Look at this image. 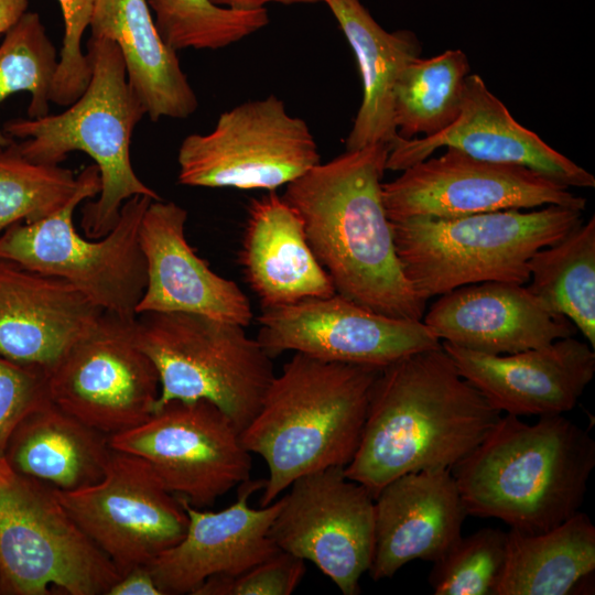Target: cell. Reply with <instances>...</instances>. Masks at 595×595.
I'll return each mask as SVG.
<instances>
[{
	"label": "cell",
	"instance_id": "cell-8",
	"mask_svg": "<svg viewBox=\"0 0 595 595\" xmlns=\"http://www.w3.org/2000/svg\"><path fill=\"white\" fill-rule=\"evenodd\" d=\"M136 338L160 381L154 411L173 401L206 400L241 432L275 376L272 357L244 326L184 312L134 318Z\"/></svg>",
	"mask_w": 595,
	"mask_h": 595
},
{
	"label": "cell",
	"instance_id": "cell-36",
	"mask_svg": "<svg viewBox=\"0 0 595 595\" xmlns=\"http://www.w3.org/2000/svg\"><path fill=\"white\" fill-rule=\"evenodd\" d=\"M305 571L304 560L279 550L238 575L208 577L193 595H290Z\"/></svg>",
	"mask_w": 595,
	"mask_h": 595
},
{
	"label": "cell",
	"instance_id": "cell-38",
	"mask_svg": "<svg viewBox=\"0 0 595 595\" xmlns=\"http://www.w3.org/2000/svg\"><path fill=\"white\" fill-rule=\"evenodd\" d=\"M107 595H163L147 565L136 566L122 574Z\"/></svg>",
	"mask_w": 595,
	"mask_h": 595
},
{
	"label": "cell",
	"instance_id": "cell-16",
	"mask_svg": "<svg viewBox=\"0 0 595 595\" xmlns=\"http://www.w3.org/2000/svg\"><path fill=\"white\" fill-rule=\"evenodd\" d=\"M257 336L273 358L286 350L383 368L441 342L422 320L376 313L338 293L262 309Z\"/></svg>",
	"mask_w": 595,
	"mask_h": 595
},
{
	"label": "cell",
	"instance_id": "cell-18",
	"mask_svg": "<svg viewBox=\"0 0 595 595\" xmlns=\"http://www.w3.org/2000/svg\"><path fill=\"white\" fill-rule=\"evenodd\" d=\"M441 344L459 374L501 414H564L574 409L595 374L594 348L573 336L507 355Z\"/></svg>",
	"mask_w": 595,
	"mask_h": 595
},
{
	"label": "cell",
	"instance_id": "cell-9",
	"mask_svg": "<svg viewBox=\"0 0 595 595\" xmlns=\"http://www.w3.org/2000/svg\"><path fill=\"white\" fill-rule=\"evenodd\" d=\"M119 577L55 489L0 457V594L107 595Z\"/></svg>",
	"mask_w": 595,
	"mask_h": 595
},
{
	"label": "cell",
	"instance_id": "cell-4",
	"mask_svg": "<svg viewBox=\"0 0 595 595\" xmlns=\"http://www.w3.org/2000/svg\"><path fill=\"white\" fill-rule=\"evenodd\" d=\"M381 369L295 353L273 377L257 414L240 432L244 446L268 467L261 507L296 478L351 461Z\"/></svg>",
	"mask_w": 595,
	"mask_h": 595
},
{
	"label": "cell",
	"instance_id": "cell-21",
	"mask_svg": "<svg viewBox=\"0 0 595 595\" xmlns=\"http://www.w3.org/2000/svg\"><path fill=\"white\" fill-rule=\"evenodd\" d=\"M422 322L440 342L491 355L542 347L576 331L523 284L500 281L468 284L440 295Z\"/></svg>",
	"mask_w": 595,
	"mask_h": 595
},
{
	"label": "cell",
	"instance_id": "cell-23",
	"mask_svg": "<svg viewBox=\"0 0 595 595\" xmlns=\"http://www.w3.org/2000/svg\"><path fill=\"white\" fill-rule=\"evenodd\" d=\"M468 516L451 469L402 475L375 497V545L369 575L392 577L413 560L434 562L462 536Z\"/></svg>",
	"mask_w": 595,
	"mask_h": 595
},
{
	"label": "cell",
	"instance_id": "cell-32",
	"mask_svg": "<svg viewBox=\"0 0 595 595\" xmlns=\"http://www.w3.org/2000/svg\"><path fill=\"white\" fill-rule=\"evenodd\" d=\"M58 57L45 26L36 12L26 11L3 34L0 44V105L10 95L29 93V118L48 115L50 94ZM12 138L0 128V148L11 144Z\"/></svg>",
	"mask_w": 595,
	"mask_h": 595
},
{
	"label": "cell",
	"instance_id": "cell-7",
	"mask_svg": "<svg viewBox=\"0 0 595 595\" xmlns=\"http://www.w3.org/2000/svg\"><path fill=\"white\" fill-rule=\"evenodd\" d=\"M78 188L64 207L33 223H18L0 235V260L63 279L106 313L132 320L147 286L140 225L152 201L137 195L125 202L117 223L104 237L88 238L74 225L76 207L100 192L95 164L78 175Z\"/></svg>",
	"mask_w": 595,
	"mask_h": 595
},
{
	"label": "cell",
	"instance_id": "cell-28",
	"mask_svg": "<svg viewBox=\"0 0 595 595\" xmlns=\"http://www.w3.org/2000/svg\"><path fill=\"white\" fill-rule=\"evenodd\" d=\"M595 572V526L578 511L538 533L507 531V554L495 595H573Z\"/></svg>",
	"mask_w": 595,
	"mask_h": 595
},
{
	"label": "cell",
	"instance_id": "cell-39",
	"mask_svg": "<svg viewBox=\"0 0 595 595\" xmlns=\"http://www.w3.org/2000/svg\"><path fill=\"white\" fill-rule=\"evenodd\" d=\"M29 0H0V35L10 30L28 11Z\"/></svg>",
	"mask_w": 595,
	"mask_h": 595
},
{
	"label": "cell",
	"instance_id": "cell-27",
	"mask_svg": "<svg viewBox=\"0 0 595 595\" xmlns=\"http://www.w3.org/2000/svg\"><path fill=\"white\" fill-rule=\"evenodd\" d=\"M351 47L363 84V98L346 138L347 151L369 144H390L398 133L393 122V89L399 74L421 54L416 35L386 31L360 0H322Z\"/></svg>",
	"mask_w": 595,
	"mask_h": 595
},
{
	"label": "cell",
	"instance_id": "cell-19",
	"mask_svg": "<svg viewBox=\"0 0 595 595\" xmlns=\"http://www.w3.org/2000/svg\"><path fill=\"white\" fill-rule=\"evenodd\" d=\"M263 484L250 479L240 484L234 504L219 511H205L178 498L188 517L186 532L147 565L163 595H193L208 577L238 575L279 551L269 530L282 497L259 509L249 506V497Z\"/></svg>",
	"mask_w": 595,
	"mask_h": 595
},
{
	"label": "cell",
	"instance_id": "cell-31",
	"mask_svg": "<svg viewBox=\"0 0 595 595\" xmlns=\"http://www.w3.org/2000/svg\"><path fill=\"white\" fill-rule=\"evenodd\" d=\"M162 40L174 51L220 50L263 29L266 8L235 10L213 0H145Z\"/></svg>",
	"mask_w": 595,
	"mask_h": 595
},
{
	"label": "cell",
	"instance_id": "cell-6",
	"mask_svg": "<svg viewBox=\"0 0 595 595\" xmlns=\"http://www.w3.org/2000/svg\"><path fill=\"white\" fill-rule=\"evenodd\" d=\"M582 212L548 205L455 218L391 221L402 271L428 302L459 286L500 281L526 284L528 262L583 223Z\"/></svg>",
	"mask_w": 595,
	"mask_h": 595
},
{
	"label": "cell",
	"instance_id": "cell-15",
	"mask_svg": "<svg viewBox=\"0 0 595 595\" xmlns=\"http://www.w3.org/2000/svg\"><path fill=\"white\" fill-rule=\"evenodd\" d=\"M269 537L275 547L315 564L344 595L360 593L375 545V497L329 467L296 478Z\"/></svg>",
	"mask_w": 595,
	"mask_h": 595
},
{
	"label": "cell",
	"instance_id": "cell-33",
	"mask_svg": "<svg viewBox=\"0 0 595 595\" xmlns=\"http://www.w3.org/2000/svg\"><path fill=\"white\" fill-rule=\"evenodd\" d=\"M78 184L72 170L31 161L14 141L0 148V234L14 224L53 215L73 197Z\"/></svg>",
	"mask_w": 595,
	"mask_h": 595
},
{
	"label": "cell",
	"instance_id": "cell-22",
	"mask_svg": "<svg viewBox=\"0 0 595 595\" xmlns=\"http://www.w3.org/2000/svg\"><path fill=\"white\" fill-rule=\"evenodd\" d=\"M104 311L67 281L0 260V356L47 375Z\"/></svg>",
	"mask_w": 595,
	"mask_h": 595
},
{
	"label": "cell",
	"instance_id": "cell-12",
	"mask_svg": "<svg viewBox=\"0 0 595 595\" xmlns=\"http://www.w3.org/2000/svg\"><path fill=\"white\" fill-rule=\"evenodd\" d=\"M134 318L104 312L46 375L48 399L108 436L145 422L160 393L158 371L138 345Z\"/></svg>",
	"mask_w": 595,
	"mask_h": 595
},
{
	"label": "cell",
	"instance_id": "cell-40",
	"mask_svg": "<svg viewBox=\"0 0 595 595\" xmlns=\"http://www.w3.org/2000/svg\"><path fill=\"white\" fill-rule=\"evenodd\" d=\"M214 3L235 10H258L266 8L268 3L298 4L318 3L322 0H213Z\"/></svg>",
	"mask_w": 595,
	"mask_h": 595
},
{
	"label": "cell",
	"instance_id": "cell-13",
	"mask_svg": "<svg viewBox=\"0 0 595 595\" xmlns=\"http://www.w3.org/2000/svg\"><path fill=\"white\" fill-rule=\"evenodd\" d=\"M86 536L120 576L148 565L184 537L187 513L177 496L142 458L112 451L104 477L74 490H55Z\"/></svg>",
	"mask_w": 595,
	"mask_h": 595
},
{
	"label": "cell",
	"instance_id": "cell-25",
	"mask_svg": "<svg viewBox=\"0 0 595 595\" xmlns=\"http://www.w3.org/2000/svg\"><path fill=\"white\" fill-rule=\"evenodd\" d=\"M89 30L91 37L116 43L128 84L152 121L186 119L196 111L197 96L145 0H97Z\"/></svg>",
	"mask_w": 595,
	"mask_h": 595
},
{
	"label": "cell",
	"instance_id": "cell-11",
	"mask_svg": "<svg viewBox=\"0 0 595 595\" xmlns=\"http://www.w3.org/2000/svg\"><path fill=\"white\" fill-rule=\"evenodd\" d=\"M113 451L145 461L163 485L195 508L213 506L250 479L240 431L206 400H173L143 423L109 436Z\"/></svg>",
	"mask_w": 595,
	"mask_h": 595
},
{
	"label": "cell",
	"instance_id": "cell-20",
	"mask_svg": "<svg viewBox=\"0 0 595 595\" xmlns=\"http://www.w3.org/2000/svg\"><path fill=\"white\" fill-rule=\"evenodd\" d=\"M186 220L183 207L162 198L145 209L140 245L147 262V286L136 314L184 312L248 326L253 314L247 295L196 255L186 240Z\"/></svg>",
	"mask_w": 595,
	"mask_h": 595
},
{
	"label": "cell",
	"instance_id": "cell-29",
	"mask_svg": "<svg viewBox=\"0 0 595 595\" xmlns=\"http://www.w3.org/2000/svg\"><path fill=\"white\" fill-rule=\"evenodd\" d=\"M528 290L565 316L595 347V218L537 251L528 262Z\"/></svg>",
	"mask_w": 595,
	"mask_h": 595
},
{
	"label": "cell",
	"instance_id": "cell-5",
	"mask_svg": "<svg viewBox=\"0 0 595 595\" xmlns=\"http://www.w3.org/2000/svg\"><path fill=\"white\" fill-rule=\"evenodd\" d=\"M90 79L85 91L57 115L15 118L4 133L31 161L58 165L73 151L94 161L100 176L99 197L82 209L80 225L88 238L107 235L126 201L137 195L161 199L134 172L130 144L134 128L145 115L127 80L125 63L115 42L89 37L86 52Z\"/></svg>",
	"mask_w": 595,
	"mask_h": 595
},
{
	"label": "cell",
	"instance_id": "cell-37",
	"mask_svg": "<svg viewBox=\"0 0 595 595\" xmlns=\"http://www.w3.org/2000/svg\"><path fill=\"white\" fill-rule=\"evenodd\" d=\"M47 399L45 374L0 356V457L17 424Z\"/></svg>",
	"mask_w": 595,
	"mask_h": 595
},
{
	"label": "cell",
	"instance_id": "cell-26",
	"mask_svg": "<svg viewBox=\"0 0 595 595\" xmlns=\"http://www.w3.org/2000/svg\"><path fill=\"white\" fill-rule=\"evenodd\" d=\"M112 451L108 435L47 399L17 424L3 458L21 475L74 491L104 477Z\"/></svg>",
	"mask_w": 595,
	"mask_h": 595
},
{
	"label": "cell",
	"instance_id": "cell-3",
	"mask_svg": "<svg viewBox=\"0 0 595 595\" xmlns=\"http://www.w3.org/2000/svg\"><path fill=\"white\" fill-rule=\"evenodd\" d=\"M594 467V439L564 414H501L451 472L467 515L538 533L580 511Z\"/></svg>",
	"mask_w": 595,
	"mask_h": 595
},
{
	"label": "cell",
	"instance_id": "cell-2",
	"mask_svg": "<svg viewBox=\"0 0 595 595\" xmlns=\"http://www.w3.org/2000/svg\"><path fill=\"white\" fill-rule=\"evenodd\" d=\"M390 144L345 151L286 184L307 242L336 293L382 315L422 320L423 300L398 259L382 199Z\"/></svg>",
	"mask_w": 595,
	"mask_h": 595
},
{
	"label": "cell",
	"instance_id": "cell-34",
	"mask_svg": "<svg viewBox=\"0 0 595 595\" xmlns=\"http://www.w3.org/2000/svg\"><path fill=\"white\" fill-rule=\"evenodd\" d=\"M507 554V531L486 527L461 536L429 575L435 595H495Z\"/></svg>",
	"mask_w": 595,
	"mask_h": 595
},
{
	"label": "cell",
	"instance_id": "cell-10",
	"mask_svg": "<svg viewBox=\"0 0 595 595\" xmlns=\"http://www.w3.org/2000/svg\"><path fill=\"white\" fill-rule=\"evenodd\" d=\"M178 183L275 191L321 163L309 125L274 95L221 112L207 133L183 139Z\"/></svg>",
	"mask_w": 595,
	"mask_h": 595
},
{
	"label": "cell",
	"instance_id": "cell-35",
	"mask_svg": "<svg viewBox=\"0 0 595 595\" xmlns=\"http://www.w3.org/2000/svg\"><path fill=\"white\" fill-rule=\"evenodd\" d=\"M56 1L62 11L64 36L50 100L67 107L85 91L91 76L82 41L85 31L89 29L97 0Z\"/></svg>",
	"mask_w": 595,
	"mask_h": 595
},
{
	"label": "cell",
	"instance_id": "cell-14",
	"mask_svg": "<svg viewBox=\"0 0 595 595\" xmlns=\"http://www.w3.org/2000/svg\"><path fill=\"white\" fill-rule=\"evenodd\" d=\"M382 183L391 221L409 218H455L507 209L556 205L584 210L586 199L528 167L472 158L446 148Z\"/></svg>",
	"mask_w": 595,
	"mask_h": 595
},
{
	"label": "cell",
	"instance_id": "cell-30",
	"mask_svg": "<svg viewBox=\"0 0 595 595\" xmlns=\"http://www.w3.org/2000/svg\"><path fill=\"white\" fill-rule=\"evenodd\" d=\"M469 74L468 57L459 48L411 60L399 74L393 89V122L398 136L426 138L450 127L461 112Z\"/></svg>",
	"mask_w": 595,
	"mask_h": 595
},
{
	"label": "cell",
	"instance_id": "cell-24",
	"mask_svg": "<svg viewBox=\"0 0 595 595\" xmlns=\"http://www.w3.org/2000/svg\"><path fill=\"white\" fill-rule=\"evenodd\" d=\"M239 263L261 309L336 293L307 242L302 218L274 191L250 201Z\"/></svg>",
	"mask_w": 595,
	"mask_h": 595
},
{
	"label": "cell",
	"instance_id": "cell-1",
	"mask_svg": "<svg viewBox=\"0 0 595 595\" xmlns=\"http://www.w3.org/2000/svg\"><path fill=\"white\" fill-rule=\"evenodd\" d=\"M500 416L442 344L411 354L380 370L358 447L344 473L376 497L402 475L452 469Z\"/></svg>",
	"mask_w": 595,
	"mask_h": 595
},
{
	"label": "cell",
	"instance_id": "cell-17",
	"mask_svg": "<svg viewBox=\"0 0 595 595\" xmlns=\"http://www.w3.org/2000/svg\"><path fill=\"white\" fill-rule=\"evenodd\" d=\"M441 148L483 161L521 165L567 187L595 186L593 174L520 125L477 74H469L466 79L457 119L431 137L398 136L390 145L386 170L401 172Z\"/></svg>",
	"mask_w": 595,
	"mask_h": 595
}]
</instances>
